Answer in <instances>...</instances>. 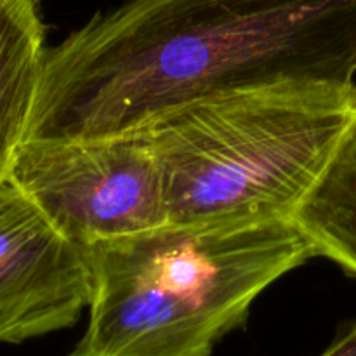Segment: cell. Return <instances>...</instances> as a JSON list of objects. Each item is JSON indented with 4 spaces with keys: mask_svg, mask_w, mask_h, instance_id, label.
<instances>
[{
    "mask_svg": "<svg viewBox=\"0 0 356 356\" xmlns=\"http://www.w3.org/2000/svg\"><path fill=\"white\" fill-rule=\"evenodd\" d=\"M9 179L80 247L169 225L162 169L141 132L23 141Z\"/></svg>",
    "mask_w": 356,
    "mask_h": 356,
    "instance_id": "277c9868",
    "label": "cell"
},
{
    "mask_svg": "<svg viewBox=\"0 0 356 356\" xmlns=\"http://www.w3.org/2000/svg\"><path fill=\"white\" fill-rule=\"evenodd\" d=\"M82 249L89 323L68 356H212L261 292L316 257L292 219L169 222Z\"/></svg>",
    "mask_w": 356,
    "mask_h": 356,
    "instance_id": "7a4b0ae2",
    "label": "cell"
},
{
    "mask_svg": "<svg viewBox=\"0 0 356 356\" xmlns=\"http://www.w3.org/2000/svg\"><path fill=\"white\" fill-rule=\"evenodd\" d=\"M37 2H40V0H37Z\"/></svg>",
    "mask_w": 356,
    "mask_h": 356,
    "instance_id": "9c48e42d",
    "label": "cell"
},
{
    "mask_svg": "<svg viewBox=\"0 0 356 356\" xmlns=\"http://www.w3.org/2000/svg\"><path fill=\"white\" fill-rule=\"evenodd\" d=\"M287 83L356 87V0H129L45 51L23 141L131 134Z\"/></svg>",
    "mask_w": 356,
    "mask_h": 356,
    "instance_id": "6da1fadb",
    "label": "cell"
},
{
    "mask_svg": "<svg viewBox=\"0 0 356 356\" xmlns=\"http://www.w3.org/2000/svg\"><path fill=\"white\" fill-rule=\"evenodd\" d=\"M320 356H356V322L343 330Z\"/></svg>",
    "mask_w": 356,
    "mask_h": 356,
    "instance_id": "ba28073f",
    "label": "cell"
},
{
    "mask_svg": "<svg viewBox=\"0 0 356 356\" xmlns=\"http://www.w3.org/2000/svg\"><path fill=\"white\" fill-rule=\"evenodd\" d=\"M90 302L86 252L9 179L0 181V344L68 329Z\"/></svg>",
    "mask_w": 356,
    "mask_h": 356,
    "instance_id": "5b68a950",
    "label": "cell"
},
{
    "mask_svg": "<svg viewBox=\"0 0 356 356\" xmlns=\"http://www.w3.org/2000/svg\"><path fill=\"white\" fill-rule=\"evenodd\" d=\"M292 221L323 256L356 277V122Z\"/></svg>",
    "mask_w": 356,
    "mask_h": 356,
    "instance_id": "52a82bcc",
    "label": "cell"
},
{
    "mask_svg": "<svg viewBox=\"0 0 356 356\" xmlns=\"http://www.w3.org/2000/svg\"><path fill=\"white\" fill-rule=\"evenodd\" d=\"M37 0H0V181L9 177L44 65Z\"/></svg>",
    "mask_w": 356,
    "mask_h": 356,
    "instance_id": "8992f818",
    "label": "cell"
},
{
    "mask_svg": "<svg viewBox=\"0 0 356 356\" xmlns=\"http://www.w3.org/2000/svg\"><path fill=\"white\" fill-rule=\"evenodd\" d=\"M356 122V87L287 83L204 97L141 132L170 225L292 219Z\"/></svg>",
    "mask_w": 356,
    "mask_h": 356,
    "instance_id": "3957f363",
    "label": "cell"
}]
</instances>
